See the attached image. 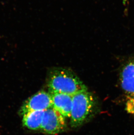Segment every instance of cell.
<instances>
[{
	"instance_id": "3957f363",
	"label": "cell",
	"mask_w": 134,
	"mask_h": 135,
	"mask_svg": "<svg viewBox=\"0 0 134 135\" xmlns=\"http://www.w3.org/2000/svg\"><path fill=\"white\" fill-rule=\"evenodd\" d=\"M120 80L126 98L125 110L128 113L134 115V56L121 67Z\"/></svg>"
},
{
	"instance_id": "6da1fadb",
	"label": "cell",
	"mask_w": 134,
	"mask_h": 135,
	"mask_svg": "<svg viewBox=\"0 0 134 135\" xmlns=\"http://www.w3.org/2000/svg\"><path fill=\"white\" fill-rule=\"evenodd\" d=\"M47 84L49 92L73 96L87 88L71 70L62 68H52L48 72Z\"/></svg>"
},
{
	"instance_id": "5b68a950",
	"label": "cell",
	"mask_w": 134,
	"mask_h": 135,
	"mask_svg": "<svg viewBox=\"0 0 134 135\" xmlns=\"http://www.w3.org/2000/svg\"><path fill=\"white\" fill-rule=\"evenodd\" d=\"M53 107L52 99L49 92L44 90L38 91L26 101L20 108L22 115L31 111H45Z\"/></svg>"
},
{
	"instance_id": "277c9868",
	"label": "cell",
	"mask_w": 134,
	"mask_h": 135,
	"mask_svg": "<svg viewBox=\"0 0 134 135\" xmlns=\"http://www.w3.org/2000/svg\"><path fill=\"white\" fill-rule=\"evenodd\" d=\"M65 118L53 107H51L44 111L40 130L48 135H56L61 133L66 128Z\"/></svg>"
},
{
	"instance_id": "52a82bcc",
	"label": "cell",
	"mask_w": 134,
	"mask_h": 135,
	"mask_svg": "<svg viewBox=\"0 0 134 135\" xmlns=\"http://www.w3.org/2000/svg\"><path fill=\"white\" fill-rule=\"evenodd\" d=\"M44 111H31L22 115L24 126L32 130H40Z\"/></svg>"
},
{
	"instance_id": "8992f818",
	"label": "cell",
	"mask_w": 134,
	"mask_h": 135,
	"mask_svg": "<svg viewBox=\"0 0 134 135\" xmlns=\"http://www.w3.org/2000/svg\"><path fill=\"white\" fill-rule=\"evenodd\" d=\"M49 92L51 94L54 108L65 118H70L73 96L64 93Z\"/></svg>"
},
{
	"instance_id": "7a4b0ae2",
	"label": "cell",
	"mask_w": 134,
	"mask_h": 135,
	"mask_svg": "<svg viewBox=\"0 0 134 135\" xmlns=\"http://www.w3.org/2000/svg\"><path fill=\"white\" fill-rule=\"evenodd\" d=\"M96 107L95 98L87 90L74 95L70 117L71 126L78 127L85 123L93 114Z\"/></svg>"
}]
</instances>
